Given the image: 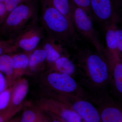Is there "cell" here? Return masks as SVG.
<instances>
[{"label":"cell","instance_id":"obj_1","mask_svg":"<svg viewBox=\"0 0 122 122\" xmlns=\"http://www.w3.org/2000/svg\"><path fill=\"white\" fill-rule=\"evenodd\" d=\"M76 50V58L81 83L95 94L105 92V87L110 81L111 68L105 49L95 52L87 49L78 48Z\"/></svg>","mask_w":122,"mask_h":122},{"label":"cell","instance_id":"obj_2","mask_svg":"<svg viewBox=\"0 0 122 122\" xmlns=\"http://www.w3.org/2000/svg\"><path fill=\"white\" fill-rule=\"evenodd\" d=\"M41 7L40 20L46 33L59 39L70 48L77 50L76 41L81 37L76 32L71 20L51 3L50 0H40Z\"/></svg>","mask_w":122,"mask_h":122},{"label":"cell","instance_id":"obj_3","mask_svg":"<svg viewBox=\"0 0 122 122\" xmlns=\"http://www.w3.org/2000/svg\"><path fill=\"white\" fill-rule=\"evenodd\" d=\"M39 8L35 0L22 3L10 12L0 26V34L8 40H13L22 30L38 24Z\"/></svg>","mask_w":122,"mask_h":122},{"label":"cell","instance_id":"obj_4","mask_svg":"<svg viewBox=\"0 0 122 122\" xmlns=\"http://www.w3.org/2000/svg\"><path fill=\"white\" fill-rule=\"evenodd\" d=\"M42 97L53 99L62 102L69 97H81L80 86L71 76L60 72L50 71L41 80Z\"/></svg>","mask_w":122,"mask_h":122},{"label":"cell","instance_id":"obj_5","mask_svg":"<svg viewBox=\"0 0 122 122\" xmlns=\"http://www.w3.org/2000/svg\"><path fill=\"white\" fill-rule=\"evenodd\" d=\"M70 3L71 20L76 32L93 44L96 50L103 51L105 48L100 42L98 33L94 28L91 17L70 0Z\"/></svg>","mask_w":122,"mask_h":122},{"label":"cell","instance_id":"obj_6","mask_svg":"<svg viewBox=\"0 0 122 122\" xmlns=\"http://www.w3.org/2000/svg\"><path fill=\"white\" fill-rule=\"evenodd\" d=\"M91 14L104 30L122 20V0H91Z\"/></svg>","mask_w":122,"mask_h":122},{"label":"cell","instance_id":"obj_7","mask_svg":"<svg viewBox=\"0 0 122 122\" xmlns=\"http://www.w3.org/2000/svg\"><path fill=\"white\" fill-rule=\"evenodd\" d=\"M46 33L41 25L38 24L32 25L22 30L13 39V44L16 51L20 48L29 55L45 37Z\"/></svg>","mask_w":122,"mask_h":122},{"label":"cell","instance_id":"obj_8","mask_svg":"<svg viewBox=\"0 0 122 122\" xmlns=\"http://www.w3.org/2000/svg\"><path fill=\"white\" fill-rule=\"evenodd\" d=\"M67 100H69L71 109L85 122H98L101 121L98 110L86 99L81 97H76L69 98Z\"/></svg>","mask_w":122,"mask_h":122},{"label":"cell","instance_id":"obj_9","mask_svg":"<svg viewBox=\"0 0 122 122\" xmlns=\"http://www.w3.org/2000/svg\"><path fill=\"white\" fill-rule=\"evenodd\" d=\"M99 102L100 120L103 122H122V110L120 107L112 102V99L107 98L106 93L98 95Z\"/></svg>","mask_w":122,"mask_h":122},{"label":"cell","instance_id":"obj_10","mask_svg":"<svg viewBox=\"0 0 122 122\" xmlns=\"http://www.w3.org/2000/svg\"><path fill=\"white\" fill-rule=\"evenodd\" d=\"M42 48L46 54V64L50 67L57 59L62 56H68L62 42L49 34L42 41Z\"/></svg>","mask_w":122,"mask_h":122},{"label":"cell","instance_id":"obj_11","mask_svg":"<svg viewBox=\"0 0 122 122\" xmlns=\"http://www.w3.org/2000/svg\"><path fill=\"white\" fill-rule=\"evenodd\" d=\"M29 88L28 82L25 78L20 77L16 80L8 108L15 109L23 103Z\"/></svg>","mask_w":122,"mask_h":122},{"label":"cell","instance_id":"obj_12","mask_svg":"<svg viewBox=\"0 0 122 122\" xmlns=\"http://www.w3.org/2000/svg\"><path fill=\"white\" fill-rule=\"evenodd\" d=\"M24 107V111L18 122H46L50 119L44 114V112L37 105L28 103Z\"/></svg>","mask_w":122,"mask_h":122},{"label":"cell","instance_id":"obj_13","mask_svg":"<svg viewBox=\"0 0 122 122\" xmlns=\"http://www.w3.org/2000/svg\"><path fill=\"white\" fill-rule=\"evenodd\" d=\"M46 63V54L41 48H36L29 55L28 66L26 74L36 73L41 70Z\"/></svg>","mask_w":122,"mask_h":122},{"label":"cell","instance_id":"obj_14","mask_svg":"<svg viewBox=\"0 0 122 122\" xmlns=\"http://www.w3.org/2000/svg\"><path fill=\"white\" fill-rule=\"evenodd\" d=\"M11 55L13 62L14 79L15 81L26 74L29 55L24 53L12 54Z\"/></svg>","mask_w":122,"mask_h":122},{"label":"cell","instance_id":"obj_15","mask_svg":"<svg viewBox=\"0 0 122 122\" xmlns=\"http://www.w3.org/2000/svg\"><path fill=\"white\" fill-rule=\"evenodd\" d=\"M117 24L113 23L105 29L107 52L115 60L121 59L122 56L118 50L115 36V29Z\"/></svg>","mask_w":122,"mask_h":122},{"label":"cell","instance_id":"obj_16","mask_svg":"<svg viewBox=\"0 0 122 122\" xmlns=\"http://www.w3.org/2000/svg\"><path fill=\"white\" fill-rule=\"evenodd\" d=\"M0 72L7 79L8 87L15 82L14 79L13 62L11 54H5L0 55Z\"/></svg>","mask_w":122,"mask_h":122},{"label":"cell","instance_id":"obj_17","mask_svg":"<svg viewBox=\"0 0 122 122\" xmlns=\"http://www.w3.org/2000/svg\"><path fill=\"white\" fill-rule=\"evenodd\" d=\"M50 68L52 69V71L55 72L66 74L71 76L76 71L74 63L70 60L68 56H66L60 57Z\"/></svg>","mask_w":122,"mask_h":122},{"label":"cell","instance_id":"obj_18","mask_svg":"<svg viewBox=\"0 0 122 122\" xmlns=\"http://www.w3.org/2000/svg\"><path fill=\"white\" fill-rule=\"evenodd\" d=\"M114 82L118 94L122 93V63L121 59L115 60L113 65Z\"/></svg>","mask_w":122,"mask_h":122},{"label":"cell","instance_id":"obj_19","mask_svg":"<svg viewBox=\"0 0 122 122\" xmlns=\"http://www.w3.org/2000/svg\"><path fill=\"white\" fill-rule=\"evenodd\" d=\"M14 83L0 93V113L6 110L8 107Z\"/></svg>","mask_w":122,"mask_h":122},{"label":"cell","instance_id":"obj_20","mask_svg":"<svg viewBox=\"0 0 122 122\" xmlns=\"http://www.w3.org/2000/svg\"><path fill=\"white\" fill-rule=\"evenodd\" d=\"M61 120L65 122H81V118L78 114L72 109L66 107L59 116Z\"/></svg>","mask_w":122,"mask_h":122},{"label":"cell","instance_id":"obj_21","mask_svg":"<svg viewBox=\"0 0 122 122\" xmlns=\"http://www.w3.org/2000/svg\"><path fill=\"white\" fill-rule=\"evenodd\" d=\"M50 1L55 8L71 20L69 0H50Z\"/></svg>","mask_w":122,"mask_h":122},{"label":"cell","instance_id":"obj_22","mask_svg":"<svg viewBox=\"0 0 122 122\" xmlns=\"http://www.w3.org/2000/svg\"><path fill=\"white\" fill-rule=\"evenodd\" d=\"M23 106L24 104L23 103L17 108L15 109L8 108L6 110L0 113V122H10L12 118L22 109Z\"/></svg>","mask_w":122,"mask_h":122},{"label":"cell","instance_id":"obj_23","mask_svg":"<svg viewBox=\"0 0 122 122\" xmlns=\"http://www.w3.org/2000/svg\"><path fill=\"white\" fill-rule=\"evenodd\" d=\"M16 52L13 45V40H0V55L8 54H11Z\"/></svg>","mask_w":122,"mask_h":122},{"label":"cell","instance_id":"obj_24","mask_svg":"<svg viewBox=\"0 0 122 122\" xmlns=\"http://www.w3.org/2000/svg\"><path fill=\"white\" fill-rule=\"evenodd\" d=\"M76 7L84 10L91 17V0H70Z\"/></svg>","mask_w":122,"mask_h":122},{"label":"cell","instance_id":"obj_25","mask_svg":"<svg viewBox=\"0 0 122 122\" xmlns=\"http://www.w3.org/2000/svg\"><path fill=\"white\" fill-rule=\"evenodd\" d=\"M27 1V0H5L4 3L9 13L20 5Z\"/></svg>","mask_w":122,"mask_h":122},{"label":"cell","instance_id":"obj_26","mask_svg":"<svg viewBox=\"0 0 122 122\" xmlns=\"http://www.w3.org/2000/svg\"><path fill=\"white\" fill-rule=\"evenodd\" d=\"M115 36L118 50L120 55L122 56V30L119 28L117 25L115 29Z\"/></svg>","mask_w":122,"mask_h":122},{"label":"cell","instance_id":"obj_27","mask_svg":"<svg viewBox=\"0 0 122 122\" xmlns=\"http://www.w3.org/2000/svg\"><path fill=\"white\" fill-rule=\"evenodd\" d=\"M8 14L4 3L0 2V26L4 21Z\"/></svg>","mask_w":122,"mask_h":122},{"label":"cell","instance_id":"obj_28","mask_svg":"<svg viewBox=\"0 0 122 122\" xmlns=\"http://www.w3.org/2000/svg\"><path fill=\"white\" fill-rule=\"evenodd\" d=\"M8 87L7 79L2 73L0 72V93Z\"/></svg>","mask_w":122,"mask_h":122},{"label":"cell","instance_id":"obj_29","mask_svg":"<svg viewBox=\"0 0 122 122\" xmlns=\"http://www.w3.org/2000/svg\"><path fill=\"white\" fill-rule=\"evenodd\" d=\"M5 0H0V2H2V3H4V2Z\"/></svg>","mask_w":122,"mask_h":122},{"label":"cell","instance_id":"obj_30","mask_svg":"<svg viewBox=\"0 0 122 122\" xmlns=\"http://www.w3.org/2000/svg\"><path fill=\"white\" fill-rule=\"evenodd\" d=\"M27 1L30 0H27Z\"/></svg>","mask_w":122,"mask_h":122}]
</instances>
